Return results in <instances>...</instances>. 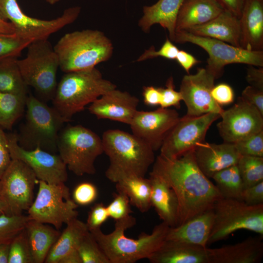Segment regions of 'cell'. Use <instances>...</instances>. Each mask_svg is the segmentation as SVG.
Returning a JSON list of instances; mask_svg holds the SVG:
<instances>
[{
	"instance_id": "6da1fadb",
	"label": "cell",
	"mask_w": 263,
	"mask_h": 263,
	"mask_svg": "<svg viewBox=\"0 0 263 263\" xmlns=\"http://www.w3.org/2000/svg\"><path fill=\"white\" fill-rule=\"evenodd\" d=\"M151 172L160 176L175 192L179 203V225L204 212L212 209L222 198L215 185L201 170L194 150L174 159L160 154Z\"/></svg>"
},
{
	"instance_id": "7a4b0ae2",
	"label": "cell",
	"mask_w": 263,
	"mask_h": 263,
	"mask_svg": "<svg viewBox=\"0 0 263 263\" xmlns=\"http://www.w3.org/2000/svg\"><path fill=\"white\" fill-rule=\"evenodd\" d=\"M115 222L114 229L109 234L100 228L90 231L110 263H134L148 259L166 240L170 227L162 222L150 234L143 232L134 239L126 237L125 232L135 225V217L130 215Z\"/></svg>"
},
{
	"instance_id": "3957f363",
	"label": "cell",
	"mask_w": 263,
	"mask_h": 263,
	"mask_svg": "<svg viewBox=\"0 0 263 263\" xmlns=\"http://www.w3.org/2000/svg\"><path fill=\"white\" fill-rule=\"evenodd\" d=\"M101 139L103 152L110 160L105 176L112 182L132 176L145 177L155 161L154 151L133 134L108 130Z\"/></svg>"
},
{
	"instance_id": "277c9868",
	"label": "cell",
	"mask_w": 263,
	"mask_h": 263,
	"mask_svg": "<svg viewBox=\"0 0 263 263\" xmlns=\"http://www.w3.org/2000/svg\"><path fill=\"white\" fill-rule=\"evenodd\" d=\"M54 49L60 69L67 73L92 69L109 60L113 47L111 40L101 31L86 29L66 34Z\"/></svg>"
},
{
	"instance_id": "5b68a950",
	"label": "cell",
	"mask_w": 263,
	"mask_h": 263,
	"mask_svg": "<svg viewBox=\"0 0 263 263\" xmlns=\"http://www.w3.org/2000/svg\"><path fill=\"white\" fill-rule=\"evenodd\" d=\"M116 88L95 67L66 73L57 85L53 107L66 121L107 92Z\"/></svg>"
},
{
	"instance_id": "8992f818",
	"label": "cell",
	"mask_w": 263,
	"mask_h": 263,
	"mask_svg": "<svg viewBox=\"0 0 263 263\" xmlns=\"http://www.w3.org/2000/svg\"><path fill=\"white\" fill-rule=\"evenodd\" d=\"M26 108L24 122L16 134L19 145L56 154L59 134L66 121L54 107L32 95L27 97Z\"/></svg>"
},
{
	"instance_id": "52a82bcc",
	"label": "cell",
	"mask_w": 263,
	"mask_h": 263,
	"mask_svg": "<svg viewBox=\"0 0 263 263\" xmlns=\"http://www.w3.org/2000/svg\"><path fill=\"white\" fill-rule=\"evenodd\" d=\"M59 155L67 168L77 176L94 174V162L103 153L102 139L80 125L62 129L58 139Z\"/></svg>"
},
{
	"instance_id": "ba28073f",
	"label": "cell",
	"mask_w": 263,
	"mask_h": 263,
	"mask_svg": "<svg viewBox=\"0 0 263 263\" xmlns=\"http://www.w3.org/2000/svg\"><path fill=\"white\" fill-rule=\"evenodd\" d=\"M27 48L26 57L17 61L22 77L28 86L34 88L42 101L52 100L59 68L57 55L48 39L34 40Z\"/></svg>"
},
{
	"instance_id": "9c48e42d",
	"label": "cell",
	"mask_w": 263,
	"mask_h": 263,
	"mask_svg": "<svg viewBox=\"0 0 263 263\" xmlns=\"http://www.w3.org/2000/svg\"><path fill=\"white\" fill-rule=\"evenodd\" d=\"M214 222L208 244L245 229L263 236V204L250 206L241 200L222 197L212 208Z\"/></svg>"
},
{
	"instance_id": "30bf717a",
	"label": "cell",
	"mask_w": 263,
	"mask_h": 263,
	"mask_svg": "<svg viewBox=\"0 0 263 263\" xmlns=\"http://www.w3.org/2000/svg\"><path fill=\"white\" fill-rule=\"evenodd\" d=\"M37 197L28 209L30 219L53 225L59 230L76 218L78 207L71 198L69 188L64 183L51 184L39 180Z\"/></svg>"
},
{
	"instance_id": "8fae6325",
	"label": "cell",
	"mask_w": 263,
	"mask_h": 263,
	"mask_svg": "<svg viewBox=\"0 0 263 263\" xmlns=\"http://www.w3.org/2000/svg\"><path fill=\"white\" fill-rule=\"evenodd\" d=\"M173 41L191 43L205 50L208 55L206 69L216 79L222 75L225 66L228 64L263 66V51L246 50L216 39L194 35L187 31L176 32Z\"/></svg>"
},
{
	"instance_id": "7c38bea8",
	"label": "cell",
	"mask_w": 263,
	"mask_h": 263,
	"mask_svg": "<svg viewBox=\"0 0 263 263\" xmlns=\"http://www.w3.org/2000/svg\"><path fill=\"white\" fill-rule=\"evenodd\" d=\"M80 11L79 6L71 7L65 9L62 15L56 19L42 20L26 15L17 0H0V18L10 21L17 36L33 41L48 39L52 34L74 22Z\"/></svg>"
},
{
	"instance_id": "4fadbf2b",
	"label": "cell",
	"mask_w": 263,
	"mask_h": 263,
	"mask_svg": "<svg viewBox=\"0 0 263 263\" xmlns=\"http://www.w3.org/2000/svg\"><path fill=\"white\" fill-rule=\"evenodd\" d=\"M220 117L218 113H209L180 117L164 139L160 155L168 159H174L194 150L199 144L205 142L210 126Z\"/></svg>"
},
{
	"instance_id": "5bb4252c",
	"label": "cell",
	"mask_w": 263,
	"mask_h": 263,
	"mask_svg": "<svg viewBox=\"0 0 263 263\" xmlns=\"http://www.w3.org/2000/svg\"><path fill=\"white\" fill-rule=\"evenodd\" d=\"M0 181V195L8 206V215H20L28 210L39 181L33 170L22 161L12 159Z\"/></svg>"
},
{
	"instance_id": "9a60e30c",
	"label": "cell",
	"mask_w": 263,
	"mask_h": 263,
	"mask_svg": "<svg viewBox=\"0 0 263 263\" xmlns=\"http://www.w3.org/2000/svg\"><path fill=\"white\" fill-rule=\"evenodd\" d=\"M7 135L12 159H18L27 164L38 180L51 184L65 183L67 180V167L59 155L39 148L25 150L19 145L16 134Z\"/></svg>"
},
{
	"instance_id": "2e32d148",
	"label": "cell",
	"mask_w": 263,
	"mask_h": 263,
	"mask_svg": "<svg viewBox=\"0 0 263 263\" xmlns=\"http://www.w3.org/2000/svg\"><path fill=\"white\" fill-rule=\"evenodd\" d=\"M215 76L206 68H197L194 75H185L181 81L180 92L187 107L188 116H198L209 113L220 115L224 111L213 99L211 91Z\"/></svg>"
},
{
	"instance_id": "e0dca14e",
	"label": "cell",
	"mask_w": 263,
	"mask_h": 263,
	"mask_svg": "<svg viewBox=\"0 0 263 263\" xmlns=\"http://www.w3.org/2000/svg\"><path fill=\"white\" fill-rule=\"evenodd\" d=\"M220 117L217 126L224 142L234 143L263 130V115L241 96Z\"/></svg>"
},
{
	"instance_id": "ac0fdd59",
	"label": "cell",
	"mask_w": 263,
	"mask_h": 263,
	"mask_svg": "<svg viewBox=\"0 0 263 263\" xmlns=\"http://www.w3.org/2000/svg\"><path fill=\"white\" fill-rule=\"evenodd\" d=\"M179 118L177 112L169 108L150 112L137 110L130 125L133 134L156 151Z\"/></svg>"
},
{
	"instance_id": "d6986e66",
	"label": "cell",
	"mask_w": 263,
	"mask_h": 263,
	"mask_svg": "<svg viewBox=\"0 0 263 263\" xmlns=\"http://www.w3.org/2000/svg\"><path fill=\"white\" fill-rule=\"evenodd\" d=\"M139 99L126 91L112 90L91 103L90 113L99 119L130 125L137 112Z\"/></svg>"
},
{
	"instance_id": "ffe728a7",
	"label": "cell",
	"mask_w": 263,
	"mask_h": 263,
	"mask_svg": "<svg viewBox=\"0 0 263 263\" xmlns=\"http://www.w3.org/2000/svg\"><path fill=\"white\" fill-rule=\"evenodd\" d=\"M196 163L207 177L212 178L216 172L237 165L241 156L233 143L220 144L204 142L194 150Z\"/></svg>"
},
{
	"instance_id": "44dd1931",
	"label": "cell",
	"mask_w": 263,
	"mask_h": 263,
	"mask_svg": "<svg viewBox=\"0 0 263 263\" xmlns=\"http://www.w3.org/2000/svg\"><path fill=\"white\" fill-rule=\"evenodd\" d=\"M263 236L249 237L240 243L207 248L208 263H258L263 256Z\"/></svg>"
},
{
	"instance_id": "7402d4cb",
	"label": "cell",
	"mask_w": 263,
	"mask_h": 263,
	"mask_svg": "<svg viewBox=\"0 0 263 263\" xmlns=\"http://www.w3.org/2000/svg\"><path fill=\"white\" fill-rule=\"evenodd\" d=\"M239 21L240 47L249 51H263V0H245Z\"/></svg>"
},
{
	"instance_id": "603a6c76",
	"label": "cell",
	"mask_w": 263,
	"mask_h": 263,
	"mask_svg": "<svg viewBox=\"0 0 263 263\" xmlns=\"http://www.w3.org/2000/svg\"><path fill=\"white\" fill-rule=\"evenodd\" d=\"M207 248L166 240L148 259L151 263H208Z\"/></svg>"
},
{
	"instance_id": "cb8c5ba5",
	"label": "cell",
	"mask_w": 263,
	"mask_h": 263,
	"mask_svg": "<svg viewBox=\"0 0 263 263\" xmlns=\"http://www.w3.org/2000/svg\"><path fill=\"white\" fill-rule=\"evenodd\" d=\"M214 222L213 209H209L184 223L169 227L167 240L186 242L207 247Z\"/></svg>"
},
{
	"instance_id": "d4e9b609",
	"label": "cell",
	"mask_w": 263,
	"mask_h": 263,
	"mask_svg": "<svg viewBox=\"0 0 263 263\" xmlns=\"http://www.w3.org/2000/svg\"><path fill=\"white\" fill-rule=\"evenodd\" d=\"M151 205L162 222L169 227L177 226L179 203L174 190L159 175L150 172Z\"/></svg>"
},
{
	"instance_id": "484cf974",
	"label": "cell",
	"mask_w": 263,
	"mask_h": 263,
	"mask_svg": "<svg viewBox=\"0 0 263 263\" xmlns=\"http://www.w3.org/2000/svg\"><path fill=\"white\" fill-rule=\"evenodd\" d=\"M224 10L217 0H184L178 12L175 33L205 24Z\"/></svg>"
},
{
	"instance_id": "4316f807",
	"label": "cell",
	"mask_w": 263,
	"mask_h": 263,
	"mask_svg": "<svg viewBox=\"0 0 263 263\" xmlns=\"http://www.w3.org/2000/svg\"><path fill=\"white\" fill-rule=\"evenodd\" d=\"M184 1L158 0L152 5L144 6L143 15L138 21V26L143 31L148 33L153 25L159 24L168 30L170 40L173 41L178 12Z\"/></svg>"
},
{
	"instance_id": "83f0119b",
	"label": "cell",
	"mask_w": 263,
	"mask_h": 263,
	"mask_svg": "<svg viewBox=\"0 0 263 263\" xmlns=\"http://www.w3.org/2000/svg\"><path fill=\"white\" fill-rule=\"evenodd\" d=\"M187 31L194 35L216 39L240 47L239 18L225 10L208 22Z\"/></svg>"
},
{
	"instance_id": "f1b7e54d",
	"label": "cell",
	"mask_w": 263,
	"mask_h": 263,
	"mask_svg": "<svg viewBox=\"0 0 263 263\" xmlns=\"http://www.w3.org/2000/svg\"><path fill=\"white\" fill-rule=\"evenodd\" d=\"M25 229L33 263H44L61 233L55 227L30 218Z\"/></svg>"
},
{
	"instance_id": "f546056e",
	"label": "cell",
	"mask_w": 263,
	"mask_h": 263,
	"mask_svg": "<svg viewBox=\"0 0 263 263\" xmlns=\"http://www.w3.org/2000/svg\"><path fill=\"white\" fill-rule=\"evenodd\" d=\"M66 225V228L50 250L44 263H58L64 257L77 250L81 241L89 231L86 223L77 218Z\"/></svg>"
},
{
	"instance_id": "4dcf8cb0",
	"label": "cell",
	"mask_w": 263,
	"mask_h": 263,
	"mask_svg": "<svg viewBox=\"0 0 263 263\" xmlns=\"http://www.w3.org/2000/svg\"><path fill=\"white\" fill-rule=\"evenodd\" d=\"M117 191L125 193L131 205L141 212H146L151 207V185L150 179L145 177L132 176L115 183Z\"/></svg>"
},
{
	"instance_id": "1f68e13d",
	"label": "cell",
	"mask_w": 263,
	"mask_h": 263,
	"mask_svg": "<svg viewBox=\"0 0 263 263\" xmlns=\"http://www.w3.org/2000/svg\"><path fill=\"white\" fill-rule=\"evenodd\" d=\"M17 57L0 61V92L27 95L25 84L17 64Z\"/></svg>"
},
{
	"instance_id": "d6a6232c",
	"label": "cell",
	"mask_w": 263,
	"mask_h": 263,
	"mask_svg": "<svg viewBox=\"0 0 263 263\" xmlns=\"http://www.w3.org/2000/svg\"><path fill=\"white\" fill-rule=\"evenodd\" d=\"M27 95L0 92V127L11 130L23 114Z\"/></svg>"
},
{
	"instance_id": "836d02e7",
	"label": "cell",
	"mask_w": 263,
	"mask_h": 263,
	"mask_svg": "<svg viewBox=\"0 0 263 263\" xmlns=\"http://www.w3.org/2000/svg\"><path fill=\"white\" fill-rule=\"evenodd\" d=\"M212 178L223 197L242 200L243 185L237 165L216 172Z\"/></svg>"
},
{
	"instance_id": "e575fe53",
	"label": "cell",
	"mask_w": 263,
	"mask_h": 263,
	"mask_svg": "<svg viewBox=\"0 0 263 263\" xmlns=\"http://www.w3.org/2000/svg\"><path fill=\"white\" fill-rule=\"evenodd\" d=\"M237 166L243 189L263 181V157L241 155Z\"/></svg>"
},
{
	"instance_id": "d590c367",
	"label": "cell",
	"mask_w": 263,
	"mask_h": 263,
	"mask_svg": "<svg viewBox=\"0 0 263 263\" xmlns=\"http://www.w3.org/2000/svg\"><path fill=\"white\" fill-rule=\"evenodd\" d=\"M77 250L82 263H110L107 256L89 231L81 241Z\"/></svg>"
},
{
	"instance_id": "8d00e7d4",
	"label": "cell",
	"mask_w": 263,
	"mask_h": 263,
	"mask_svg": "<svg viewBox=\"0 0 263 263\" xmlns=\"http://www.w3.org/2000/svg\"><path fill=\"white\" fill-rule=\"evenodd\" d=\"M29 219L23 215H0V244H10L14 238L24 228Z\"/></svg>"
},
{
	"instance_id": "74e56055",
	"label": "cell",
	"mask_w": 263,
	"mask_h": 263,
	"mask_svg": "<svg viewBox=\"0 0 263 263\" xmlns=\"http://www.w3.org/2000/svg\"><path fill=\"white\" fill-rule=\"evenodd\" d=\"M8 263H33L25 227L10 244Z\"/></svg>"
},
{
	"instance_id": "f35d334b",
	"label": "cell",
	"mask_w": 263,
	"mask_h": 263,
	"mask_svg": "<svg viewBox=\"0 0 263 263\" xmlns=\"http://www.w3.org/2000/svg\"><path fill=\"white\" fill-rule=\"evenodd\" d=\"M33 40L21 38L15 34H0V61L18 57Z\"/></svg>"
},
{
	"instance_id": "ab89813d",
	"label": "cell",
	"mask_w": 263,
	"mask_h": 263,
	"mask_svg": "<svg viewBox=\"0 0 263 263\" xmlns=\"http://www.w3.org/2000/svg\"><path fill=\"white\" fill-rule=\"evenodd\" d=\"M233 144L241 155L263 157V130Z\"/></svg>"
},
{
	"instance_id": "60d3db41",
	"label": "cell",
	"mask_w": 263,
	"mask_h": 263,
	"mask_svg": "<svg viewBox=\"0 0 263 263\" xmlns=\"http://www.w3.org/2000/svg\"><path fill=\"white\" fill-rule=\"evenodd\" d=\"M129 198L122 192L117 191L113 199L106 206L109 218L115 221L125 218L132 212Z\"/></svg>"
},
{
	"instance_id": "b9f144b4",
	"label": "cell",
	"mask_w": 263,
	"mask_h": 263,
	"mask_svg": "<svg viewBox=\"0 0 263 263\" xmlns=\"http://www.w3.org/2000/svg\"><path fill=\"white\" fill-rule=\"evenodd\" d=\"M98 191L94 185L90 182H83L75 188L73 200L78 205L86 206L93 203L97 198Z\"/></svg>"
},
{
	"instance_id": "7bdbcfd3",
	"label": "cell",
	"mask_w": 263,
	"mask_h": 263,
	"mask_svg": "<svg viewBox=\"0 0 263 263\" xmlns=\"http://www.w3.org/2000/svg\"><path fill=\"white\" fill-rule=\"evenodd\" d=\"M178 51V48L167 38L159 50L155 51L154 47L151 46L145 51L138 58L137 61H142L159 56L169 59H175Z\"/></svg>"
},
{
	"instance_id": "ee69618b",
	"label": "cell",
	"mask_w": 263,
	"mask_h": 263,
	"mask_svg": "<svg viewBox=\"0 0 263 263\" xmlns=\"http://www.w3.org/2000/svg\"><path fill=\"white\" fill-rule=\"evenodd\" d=\"M161 92L160 107L168 108L171 106L180 108L182 97L180 92L174 89L173 79L169 77L166 82L165 88H160Z\"/></svg>"
},
{
	"instance_id": "f6af8a7d",
	"label": "cell",
	"mask_w": 263,
	"mask_h": 263,
	"mask_svg": "<svg viewBox=\"0 0 263 263\" xmlns=\"http://www.w3.org/2000/svg\"><path fill=\"white\" fill-rule=\"evenodd\" d=\"M109 218L106 206L102 203L94 204L88 212L86 223L89 231L100 228Z\"/></svg>"
},
{
	"instance_id": "bcb514c9",
	"label": "cell",
	"mask_w": 263,
	"mask_h": 263,
	"mask_svg": "<svg viewBox=\"0 0 263 263\" xmlns=\"http://www.w3.org/2000/svg\"><path fill=\"white\" fill-rule=\"evenodd\" d=\"M211 94L214 100L221 106L230 104L234 99L233 89L226 83L214 85L211 90Z\"/></svg>"
},
{
	"instance_id": "7dc6e473",
	"label": "cell",
	"mask_w": 263,
	"mask_h": 263,
	"mask_svg": "<svg viewBox=\"0 0 263 263\" xmlns=\"http://www.w3.org/2000/svg\"><path fill=\"white\" fill-rule=\"evenodd\" d=\"M241 200L250 206L263 204V181L243 189Z\"/></svg>"
},
{
	"instance_id": "c3c4849f",
	"label": "cell",
	"mask_w": 263,
	"mask_h": 263,
	"mask_svg": "<svg viewBox=\"0 0 263 263\" xmlns=\"http://www.w3.org/2000/svg\"><path fill=\"white\" fill-rule=\"evenodd\" d=\"M241 97L263 115V91L249 85L243 91Z\"/></svg>"
},
{
	"instance_id": "681fc988",
	"label": "cell",
	"mask_w": 263,
	"mask_h": 263,
	"mask_svg": "<svg viewBox=\"0 0 263 263\" xmlns=\"http://www.w3.org/2000/svg\"><path fill=\"white\" fill-rule=\"evenodd\" d=\"M11 161L7 135L0 127V180Z\"/></svg>"
},
{
	"instance_id": "f907efd6",
	"label": "cell",
	"mask_w": 263,
	"mask_h": 263,
	"mask_svg": "<svg viewBox=\"0 0 263 263\" xmlns=\"http://www.w3.org/2000/svg\"><path fill=\"white\" fill-rule=\"evenodd\" d=\"M246 80L250 85L263 91V68L249 65L247 70Z\"/></svg>"
},
{
	"instance_id": "816d5d0a",
	"label": "cell",
	"mask_w": 263,
	"mask_h": 263,
	"mask_svg": "<svg viewBox=\"0 0 263 263\" xmlns=\"http://www.w3.org/2000/svg\"><path fill=\"white\" fill-rule=\"evenodd\" d=\"M143 96L145 104L150 106L160 105L161 92L160 88L147 86L143 88Z\"/></svg>"
},
{
	"instance_id": "f5cc1de1",
	"label": "cell",
	"mask_w": 263,
	"mask_h": 263,
	"mask_svg": "<svg viewBox=\"0 0 263 263\" xmlns=\"http://www.w3.org/2000/svg\"><path fill=\"white\" fill-rule=\"evenodd\" d=\"M175 59L188 74L190 69L200 62L193 56L183 50H179Z\"/></svg>"
},
{
	"instance_id": "db71d44e",
	"label": "cell",
	"mask_w": 263,
	"mask_h": 263,
	"mask_svg": "<svg viewBox=\"0 0 263 263\" xmlns=\"http://www.w3.org/2000/svg\"><path fill=\"white\" fill-rule=\"evenodd\" d=\"M227 10L239 18L240 17L245 0H217Z\"/></svg>"
},
{
	"instance_id": "11a10c76",
	"label": "cell",
	"mask_w": 263,
	"mask_h": 263,
	"mask_svg": "<svg viewBox=\"0 0 263 263\" xmlns=\"http://www.w3.org/2000/svg\"><path fill=\"white\" fill-rule=\"evenodd\" d=\"M58 263H82V261L78 250H76L64 257Z\"/></svg>"
},
{
	"instance_id": "9f6ffc18",
	"label": "cell",
	"mask_w": 263,
	"mask_h": 263,
	"mask_svg": "<svg viewBox=\"0 0 263 263\" xmlns=\"http://www.w3.org/2000/svg\"><path fill=\"white\" fill-rule=\"evenodd\" d=\"M15 33V29L13 24L0 18V34H12Z\"/></svg>"
},
{
	"instance_id": "6f0895ef",
	"label": "cell",
	"mask_w": 263,
	"mask_h": 263,
	"mask_svg": "<svg viewBox=\"0 0 263 263\" xmlns=\"http://www.w3.org/2000/svg\"><path fill=\"white\" fill-rule=\"evenodd\" d=\"M10 244H0V263H8Z\"/></svg>"
},
{
	"instance_id": "680465c9",
	"label": "cell",
	"mask_w": 263,
	"mask_h": 263,
	"mask_svg": "<svg viewBox=\"0 0 263 263\" xmlns=\"http://www.w3.org/2000/svg\"><path fill=\"white\" fill-rule=\"evenodd\" d=\"M2 214L8 215V208L6 202L0 195V215Z\"/></svg>"
},
{
	"instance_id": "91938a15",
	"label": "cell",
	"mask_w": 263,
	"mask_h": 263,
	"mask_svg": "<svg viewBox=\"0 0 263 263\" xmlns=\"http://www.w3.org/2000/svg\"><path fill=\"white\" fill-rule=\"evenodd\" d=\"M50 4H54L61 0H43Z\"/></svg>"
},
{
	"instance_id": "94428289",
	"label": "cell",
	"mask_w": 263,
	"mask_h": 263,
	"mask_svg": "<svg viewBox=\"0 0 263 263\" xmlns=\"http://www.w3.org/2000/svg\"><path fill=\"white\" fill-rule=\"evenodd\" d=\"M1 182L0 181V190H1Z\"/></svg>"
}]
</instances>
